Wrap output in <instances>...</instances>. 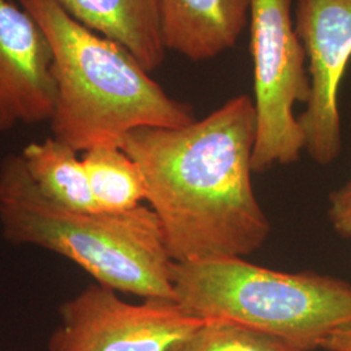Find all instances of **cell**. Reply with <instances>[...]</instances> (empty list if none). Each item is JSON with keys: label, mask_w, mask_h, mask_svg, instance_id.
Listing matches in <instances>:
<instances>
[{"label": "cell", "mask_w": 351, "mask_h": 351, "mask_svg": "<svg viewBox=\"0 0 351 351\" xmlns=\"http://www.w3.org/2000/svg\"><path fill=\"white\" fill-rule=\"evenodd\" d=\"M93 198L101 213H125L147 201V185L138 164L116 146L82 154Z\"/></svg>", "instance_id": "12"}, {"label": "cell", "mask_w": 351, "mask_h": 351, "mask_svg": "<svg viewBox=\"0 0 351 351\" xmlns=\"http://www.w3.org/2000/svg\"><path fill=\"white\" fill-rule=\"evenodd\" d=\"M326 351H351V324L341 326L326 337L322 348Z\"/></svg>", "instance_id": "15"}, {"label": "cell", "mask_w": 351, "mask_h": 351, "mask_svg": "<svg viewBox=\"0 0 351 351\" xmlns=\"http://www.w3.org/2000/svg\"><path fill=\"white\" fill-rule=\"evenodd\" d=\"M78 24L123 46L149 73L165 60L158 0H55Z\"/></svg>", "instance_id": "10"}, {"label": "cell", "mask_w": 351, "mask_h": 351, "mask_svg": "<svg viewBox=\"0 0 351 351\" xmlns=\"http://www.w3.org/2000/svg\"><path fill=\"white\" fill-rule=\"evenodd\" d=\"M256 136L246 94L178 128H139L120 149L138 164L175 263L245 258L271 224L252 186Z\"/></svg>", "instance_id": "1"}, {"label": "cell", "mask_w": 351, "mask_h": 351, "mask_svg": "<svg viewBox=\"0 0 351 351\" xmlns=\"http://www.w3.org/2000/svg\"><path fill=\"white\" fill-rule=\"evenodd\" d=\"M294 0H251L250 53L256 136L252 171L295 163L306 149L297 104L310 99L306 52L294 27Z\"/></svg>", "instance_id": "5"}, {"label": "cell", "mask_w": 351, "mask_h": 351, "mask_svg": "<svg viewBox=\"0 0 351 351\" xmlns=\"http://www.w3.org/2000/svg\"><path fill=\"white\" fill-rule=\"evenodd\" d=\"M55 99L45 32L21 4L0 0V132L50 121Z\"/></svg>", "instance_id": "8"}, {"label": "cell", "mask_w": 351, "mask_h": 351, "mask_svg": "<svg viewBox=\"0 0 351 351\" xmlns=\"http://www.w3.org/2000/svg\"><path fill=\"white\" fill-rule=\"evenodd\" d=\"M208 319L175 300L129 303L112 289L91 284L59 307L49 351H167Z\"/></svg>", "instance_id": "6"}, {"label": "cell", "mask_w": 351, "mask_h": 351, "mask_svg": "<svg viewBox=\"0 0 351 351\" xmlns=\"http://www.w3.org/2000/svg\"><path fill=\"white\" fill-rule=\"evenodd\" d=\"M176 302L203 319H226L302 351L351 324V284L316 272H284L245 258L173 264Z\"/></svg>", "instance_id": "4"}, {"label": "cell", "mask_w": 351, "mask_h": 351, "mask_svg": "<svg viewBox=\"0 0 351 351\" xmlns=\"http://www.w3.org/2000/svg\"><path fill=\"white\" fill-rule=\"evenodd\" d=\"M251 0H158L165 50L194 63L232 50L250 20Z\"/></svg>", "instance_id": "9"}, {"label": "cell", "mask_w": 351, "mask_h": 351, "mask_svg": "<svg viewBox=\"0 0 351 351\" xmlns=\"http://www.w3.org/2000/svg\"><path fill=\"white\" fill-rule=\"evenodd\" d=\"M80 152L62 141L49 138L27 143L20 154L32 181L43 197L68 210L99 211L91 194Z\"/></svg>", "instance_id": "11"}, {"label": "cell", "mask_w": 351, "mask_h": 351, "mask_svg": "<svg viewBox=\"0 0 351 351\" xmlns=\"http://www.w3.org/2000/svg\"><path fill=\"white\" fill-rule=\"evenodd\" d=\"M293 17L311 84L306 110L298 116L304 151L328 165L342 147L339 95L351 60V0H294Z\"/></svg>", "instance_id": "7"}, {"label": "cell", "mask_w": 351, "mask_h": 351, "mask_svg": "<svg viewBox=\"0 0 351 351\" xmlns=\"http://www.w3.org/2000/svg\"><path fill=\"white\" fill-rule=\"evenodd\" d=\"M0 226L10 243L59 254L101 287L176 301L175 262L151 207L116 213L68 210L43 197L21 155L10 154L0 163Z\"/></svg>", "instance_id": "3"}, {"label": "cell", "mask_w": 351, "mask_h": 351, "mask_svg": "<svg viewBox=\"0 0 351 351\" xmlns=\"http://www.w3.org/2000/svg\"><path fill=\"white\" fill-rule=\"evenodd\" d=\"M167 351H302L282 339L226 319H208Z\"/></svg>", "instance_id": "13"}, {"label": "cell", "mask_w": 351, "mask_h": 351, "mask_svg": "<svg viewBox=\"0 0 351 351\" xmlns=\"http://www.w3.org/2000/svg\"><path fill=\"white\" fill-rule=\"evenodd\" d=\"M50 43L56 99L52 137L77 152L120 147L139 128L194 123L190 103L167 94L130 52L78 24L55 0H20Z\"/></svg>", "instance_id": "2"}, {"label": "cell", "mask_w": 351, "mask_h": 351, "mask_svg": "<svg viewBox=\"0 0 351 351\" xmlns=\"http://www.w3.org/2000/svg\"><path fill=\"white\" fill-rule=\"evenodd\" d=\"M328 216L335 232L343 239L351 237V178L329 197Z\"/></svg>", "instance_id": "14"}]
</instances>
